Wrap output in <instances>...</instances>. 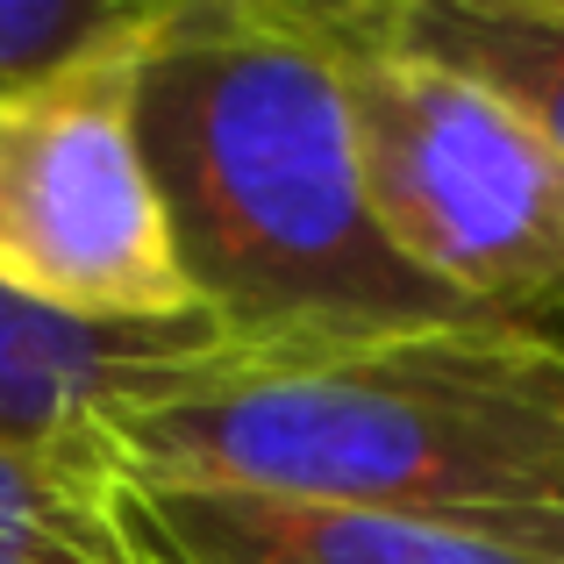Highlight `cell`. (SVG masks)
I'll return each mask as SVG.
<instances>
[{"mask_svg": "<svg viewBox=\"0 0 564 564\" xmlns=\"http://www.w3.org/2000/svg\"><path fill=\"white\" fill-rule=\"evenodd\" d=\"M137 22L43 79L0 86V293L65 322H180L193 293L137 137Z\"/></svg>", "mask_w": 564, "mask_h": 564, "instance_id": "cell-4", "label": "cell"}, {"mask_svg": "<svg viewBox=\"0 0 564 564\" xmlns=\"http://www.w3.org/2000/svg\"><path fill=\"white\" fill-rule=\"evenodd\" d=\"M143 0H0V86L43 79L137 22Z\"/></svg>", "mask_w": 564, "mask_h": 564, "instance_id": "cell-9", "label": "cell"}, {"mask_svg": "<svg viewBox=\"0 0 564 564\" xmlns=\"http://www.w3.org/2000/svg\"><path fill=\"white\" fill-rule=\"evenodd\" d=\"M221 350L229 344L207 315L100 329V322H65L0 293V443L122 465L115 422L137 400L165 393L172 379L215 365Z\"/></svg>", "mask_w": 564, "mask_h": 564, "instance_id": "cell-6", "label": "cell"}, {"mask_svg": "<svg viewBox=\"0 0 564 564\" xmlns=\"http://www.w3.org/2000/svg\"><path fill=\"white\" fill-rule=\"evenodd\" d=\"M386 243L500 329L564 322V158L500 94L414 51L386 0H322Z\"/></svg>", "mask_w": 564, "mask_h": 564, "instance_id": "cell-3", "label": "cell"}, {"mask_svg": "<svg viewBox=\"0 0 564 564\" xmlns=\"http://www.w3.org/2000/svg\"><path fill=\"white\" fill-rule=\"evenodd\" d=\"M0 564H172L129 508L122 465L0 443Z\"/></svg>", "mask_w": 564, "mask_h": 564, "instance_id": "cell-8", "label": "cell"}, {"mask_svg": "<svg viewBox=\"0 0 564 564\" xmlns=\"http://www.w3.org/2000/svg\"><path fill=\"white\" fill-rule=\"evenodd\" d=\"M386 22L500 94L564 158V0H386Z\"/></svg>", "mask_w": 564, "mask_h": 564, "instance_id": "cell-7", "label": "cell"}, {"mask_svg": "<svg viewBox=\"0 0 564 564\" xmlns=\"http://www.w3.org/2000/svg\"><path fill=\"white\" fill-rule=\"evenodd\" d=\"M137 137L193 315L229 350L479 322L386 243L322 0H158Z\"/></svg>", "mask_w": 564, "mask_h": 564, "instance_id": "cell-1", "label": "cell"}, {"mask_svg": "<svg viewBox=\"0 0 564 564\" xmlns=\"http://www.w3.org/2000/svg\"><path fill=\"white\" fill-rule=\"evenodd\" d=\"M137 486L564 529V344L551 329L221 350L115 422Z\"/></svg>", "mask_w": 564, "mask_h": 564, "instance_id": "cell-2", "label": "cell"}, {"mask_svg": "<svg viewBox=\"0 0 564 564\" xmlns=\"http://www.w3.org/2000/svg\"><path fill=\"white\" fill-rule=\"evenodd\" d=\"M129 508L172 564H564V529L307 508V500L137 479H129Z\"/></svg>", "mask_w": 564, "mask_h": 564, "instance_id": "cell-5", "label": "cell"}]
</instances>
